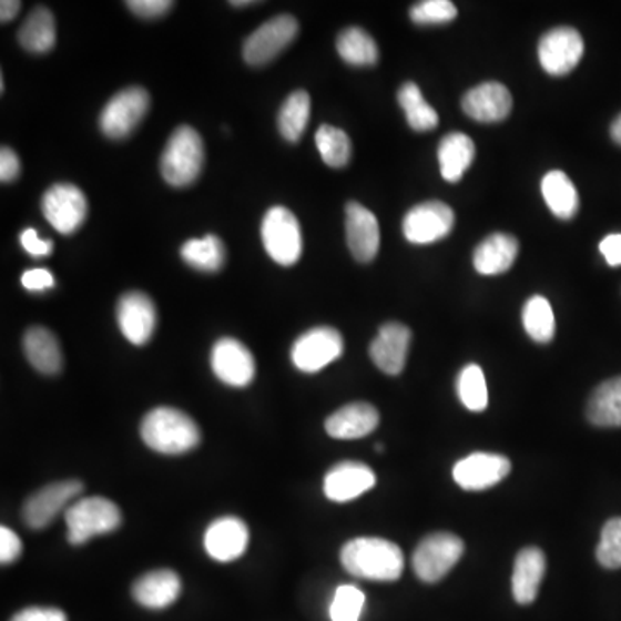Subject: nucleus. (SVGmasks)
<instances>
[{
	"label": "nucleus",
	"mask_w": 621,
	"mask_h": 621,
	"mask_svg": "<svg viewBox=\"0 0 621 621\" xmlns=\"http://www.w3.org/2000/svg\"><path fill=\"white\" fill-rule=\"evenodd\" d=\"M462 552L465 543L455 533H430L418 543L413 556V568L419 580L439 582L456 567Z\"/></svg>",
	"instance_id": "obj_6"
},
{
	"label": "nucleus",
	"mask_w": 621,
	"mask_h": 621,
	"mask_svg": "<svg viewBox=\"0 0 621 621\" xmlns=\"http://www.w3.org/2000/svg\"><path fill=\"white\" fill-rule=\"evenodd\" d=\"M365 602V594L357 587H338L330 605L332 621H359Z\"/></svg>",
	"instance_id": "obj_38"
},
{
	"label": "nucleus",
	"mask_w": 621,
	"mask_h": 621,
	"mask_svg": "<svg viewBox=\"0 0 621 621\" xmlns=\"http://www.w3.org/2000/svg\"><path fill=\"white\" fill-rule=\"evenodd\" d=\"M118 323L126 340L144 346L151 340L157 325V313L149 295L129 292L118 303Z\"/></svg>",
	"instance_id": "obj_15"
},
{
	"label": "nucleus",
	"mask_w": 621,
	"mask_h": 621,
	"mask_svg": "<svg viewBox=\"0 0 621 621\" xmlns=\"http://www.w3.org/2000/svg\"><path fill=\"white\" fill-rule=\"evenodd\" d=\"M542 195L552 214L561 220H570L579 211V192L563 171H549L543 176Z\"/></svg>",
	"instance_id": "obj_30"
},
{
	"label": "nucleus",
	"mask_w": 621,
	"mask_h": 621,
	"mask_svg": "<svg viewBox=\"0 0 621 621\" xmlns=\"http://www.w3.org/2000/svg\"><path fill=\"white\" fill-rule=\"evenodd\" d=\"M380 415L371 404L353 403L335 411L326 419L325 428L334 439H363L377 430Z\"/></svg>",
	"instance_id": "obj_22"
},
{
	"label": "nucleus",
	"mask_w": 621,
	"mask_h": 621,
	"mask_svg": "<svg viewBox=\"0 0 621 621\" xmlns=\"http://www.w3.org/2000/svg\"><path fill=\"white\" fill-rule=\"evenodd\" d=\"M21 245H23L24 251L31 256L42 257L49 256L52 253V245L51 241H42L39 237V233L35 232V228H27L23 233H21Z\"/></svg>",
	"instance_id": "obj_44"
},
{
	"label": "nucleus",
	"mask_w": 621,
	"mask_h": 621,
	"mask_svg": "<svg viewBox=\"0 0 621 621\" xmlns=\"http://www.w3.org/2000/svg\"><path fill=\"white\" fill-rule=\"evenodd\" d=\"M182 582L179 574L171 570H155L145 573L133 583L135 601L149 610H164L179 599Z\"/></svg>",
	"instance_id": "obj_23"
},
{
	"label": "nucleus",
	"mask_w": 621,
	"mask_h": 621,
	"mask_svg": "<svg viewBox=\"0 0 621 621\" xmlns=\"http://www.w3.org/2000/svg\"><path fill=\"white\" fill-rule=\"evenodd\" d=\"M310 98L306 90H295L288 95L278 114V129L282 136L292 144L299 142L309 123Z\"/></svg>",
	"instance_id": "obj_34"
},
{
	"label": "nucleus",
	"mask_w": 621,
	"mask_h": 621,
	"mask_svg": "<svg viewBox=\"0 0 621 621\" xmlns=\"http://www.w3.org/2000/svg\"><path fill=\"white\" fill-rule=\"evenodd\" d=\"M455 211L440 201H428L413 207L404 216V237L411 244H434L452 232Z\"/></svg>",
	"instance_id": "obj_11"
},
{
	"label": "nucleus",
	"mask_w": 621,
	"mask_h": 621,
	"mask_svg": "<svg viewBox=\"0 0 621 621\" xmlns=\"http://www.w3.org/2000/svg\"><path fill=\"white\" fill-rule=\"evenodd\" d=\"M611 139H613L618 145H621V114L611 123Z\"/></svg>",
	"instance_id": "obj_49"
},
{
	"label": "nucleus",
	"mask_w": 621,
	"mask_h": 621,
	"mask_svg": "<svg viewBox=\"0 0 621 621\" xmlns=\"http://www.w3.org/2000/svg\"><path fill=\"white\" fill-rule=\"evenodd\" d=\"M247 525L241 518L225 517L213 521L204 536V548L220 563L241 558L247 549Z\"/></svg>",
	"instance_id": "obj_21"
},
{
	"label": "nucleus",
	"mask_w": 621,
	"mask_h": 621,
	"mask_svg": "<svg viewBox=\"0 0 621 621\" xmlns=\"http://www.w3.org/2000/svg\"><path fill=\"white\" fill-rule=\"evenodd\" d=\"M204 164V144L192 126H180L167 140L161 171L171 186H189L198 179Z\"/></svg>",
	"instance_id": "obj_3"
},
{
	"label": "nucleus",
	"mask_w": 621,
	"mask_h": 621,
	"mask_svg": "<svg viewBox=\"0 0 621 621\" xmlns=\"http://www.w3.org/2000/svg\"><path fill=\"white\" fill-rule=\"evenodd\" d=\"M342 567L357 579L394 582L404 571V554L397 543L377 537H359L340 552Z\"/></svg>",
	"instance_id": "obj_1"
},
{
	"label": "nucleus",
	"mask_w": 621,
	"mask_h": 621,
	"mask_svg": "<svg viewBox=\"0 0 621 621\" xmlns=\"http://www.w3.org/2000/svg\"><path fill=\"white\" fill-rule=\"evenodd\" d=\"M23 349L28 362L43 375H58L62 369V353L58 338L43 326H31L24 334Z\"/></svg>",
	"instance_id": "obj_26"
},
{
	"label": "nucleus",
	"mask_w": 621,
	"mask_h": 621,
	"mask_svg": "<svg viewBox=\"0 0 621 621\" xmlns=\"http://www.w3.org/2000/svg\"><path fill=\"white\" fill-rule=\"evenodd\" d=\"M20 11L21 2H18V0H2L0 2V21L9 23V21L14 20Z\"/></svg>",
	"instance_id": "obj_48"
},
{
	"label": "nucleus",
	"mask_w": 621,
	"mask_h": 621,
	"mask_svg": "<svg viewBox=\"0 0 621 621\" xmlns=\"http://www.w3.org/2000/svg\"><path fill=\"white\" fill-rule=\"evenodd\" d=\"M595 558L599 564L608 570L621 568V518H611L602 527L601 542L595 551Z\"/></svg>",
	"instance_id": "obj_39"
},
{
	"label": "nucleus",
	"mask_w": 621,
	"mask_h": 621,
	"mask_svg": "<svg viewBox=\"0 0 621 621\" xmlns=\"http://www.w3.org/2000/svg\"><path fill=\"white\" fill-rule=\"evenodd\" d=\"M344 340L330 326H316L295 340L292 363L304 373H316L342 356Z\"/></svg>",
	"instance_id": "obj_10"
},
{
	"label": "nucleus",
	"mask_w": 621,
	"mask_h": 621,
	"mask_svg": "<svg viewBox=\"0 0 621 621\" xmlns=\"http://www.w3.org/2000/svg\"><path fill=\"white\" fill-rule=\"evenodd\" d=\"M602 256L610 266H621V233H611L608 237L602 238L601 244Z\"/></svg>",
	"instance_id": "obj_47"
},
{
	"label": "nucleus",
	"mask_w": 621,
	"mask_h": 621,
	"mask_svg": "<svg viewBox=\"0 0 621 621\" xmlns=\"http://www.w3.org/2000/svg\"><path fill=\"white\" fill-rule=\"evenodd\" d=\"M397 101L415 132H430L439 126V114L425 101L424 93L416 83H404L397 93Z\"/></svg>",
	"instance_id": "obj_31"
},
{
	"label": "nucleus",
	"mask_w": 621,
	"mask_h": 621,
	"mask_svg": "<svg viewBox=\"0 0 621 621\" xmlns=\"http://www.w3.org/2000/svg\"><path fill=\"white\" fill-rule=\"evenodd\" d=\"M458 396L465 408L474 413L483 411L489 404L486 375L478 365H468L458 377Z\"/></svg>",
	"instance_id": "obj_37"
},
{
	"label": "nucleus",
	"mask_w": 621,
	"mask_h": 621,
	"mask_svg": "<svg viewBox=\"0 0 621 621\" xmlns=\"http://www.w3.org/2000/svg\"><path fill=\"white\" fill-rule=\"evenodd\" d=\"M583 55V39L570 27L548 31L539 42V61L552 77H564L579 67Z\"/></svg>",
	"instance_id": "obj_12"
},
{
	"label": "nucleus",
	"mask_w": 621,
	"mask_h": 621,
	"mask_svg": "<svg viewBox=\"0 0 621 621\" xmlns=\"http://www.w3.org/2000/svg\"><path fill=\"white\" fill-rule=\"evenodd\" d=\"M21 552H23V543H21L20 537L16 536L11 528H0V561L2 564L12 563L20 558Z\"/></svg>",
	"instance_id": "obj_42"
},
{
	"label": "nucleus",
	"mask_w": 621,
	"mask_h": 621,
	"mask_svg": "<svg viewBox=\"0 0 621 621\" xmlns=\"http://www.w3.org/2000/svg\"><path fill=\"white\" fill-rule=\"evenodd\" d=\"M347 245L350 253L362 263L375 259L380 248V225L371 211L359 202H349L346 207Z\"/></svg>",
	"instance_id": "obj_18"
},
{
	"label": "nucleus",
	"mask_w": 621,
	"mask_h": 621,
	"mask_svg": "<svg viewBox=\"0 0 621 621\" xmlns=\"http://www.w3.org/2000/svg\"><path fill=\"white\" fill-rule=\"evenodd\" d=\"M21 47L33 54H45L55 45L54 14L47 8L33 9L18 33Z\"/></svg>",
	"instance_id": "obj_29"
},
{
	"label": "nucleus",
	"mask_w": 621,
	"mask_h": 621,
	"mask_svg": "<svg viewBox=\"0 0 621 621\" xmlns=\"http://www.w3.org/2000/svg\"><path fill=\"white\" fill-rule=\"evenodd\" d=\"M83 492L80 480L55 481L43 487L24 502L23 520L33 530H42L54 521L62 509Z\"/></svg>",
	"instance_id": "obj_13"
},
{
	"label": "nucleus",
	"mask_w": 621,
	"mask_h": 621,
	"mask_svg": "<svg viewBox=\"0 0 621 621\" xmlns=\"http://www.w3.org/2000/svg\"><path fill=\"white\" fill-rule=\"evenodd\" d=\"M42 211L47 222L59 233L70 235L85 223L89 204L77 185L58 183L43 194Z\"/></svg>",
	"instance_id": "obj_9"
},
{
	"label": "nucleus",
	"mask_w": 621,
	"mask_h": 621,
	"mask_svg": "<svg viewBox=\"0 0 621 621\" xmlns=\"http://www.w3.org/2000/svg\"><path fill=\"white\" fill-rule=\"evenodd\" d=\"M142 440L161 455H185L201 442V430L191 416L175 408H155L140 427Z\"/></svg>",
	"instance_id": "obj_2"
},
{
	"label": "nucleus",
	"mask_w": 621,
	"mask_h": 621,
	"mask_svg": "<svg viewBox=\"0 0 621 621\" xmlns=\"http://www.w3.org/2000/svg\"><path fill=\"white\" fill-rule=\"evenodd\" d=\"M182 257L189 266L198 272H220L226 261L225 245L216 235L192 238L183 244Z\"/></svg>",
	"instance_id": "obj_33"
},
{
	"label": "nucleus",
	"mask_w": 621,
	"mask_h": 621,
	"mask_svg": "<svg viewBox=\"0 0 621 621\" xmlns=\"http://www.w3.org/2000/svg\"><path fill=\"white\" fill-rule=\"evenodd\" d=\"M511 471V462L501 455L475 452L456 462V483L465 490H486L505 480Z\"/></svg>",
	"instance_id": "obj_16"
},
{
	"label": "nucleus",
	"mask_w": 621,
	"mask_h": 621,
	"mask_svg": "<svg viewBox=\"0 0 621 621\" xmlns=\"http://www.w3.org/2000/svg\"><path fill=\"white\" fill-rule=\"evenodd\" d=\"M587 418L601 428L621 427V377L602 381L587 403Z\"/></svg>",
	"instance_id": "obj_27"
},
{
	"label": "nucleus",
	"mask_w": 621,
	"mask_h": 621,
	"mask_svg": "<svg viewBox=\"0 0 621 621\" xmlns=\"http://www.w3.org/2000/svg\"><path fill=\"white\" fill-rule=\"evenodd\" d=\"M68 540L82 546L95 536H104L121 525V511L104 497H85L67 509Z\"/></svg>",
	"instance_id": "obj_4"
},
{
	"label": "nucleus",
	"mask_w": 621,
	"mask_h": 621,
	"mask_svg": "<svg viewBox=\"0 0 621 621\" xmlns=\"http://www.w3.org/2000/svg\"><path fill=\"white\" fill-rule=\"evenodd\" d=\"M264 248L282 266H294L303 254V233L297 217L284 206H275L261 225Z\"/></svg>",
	"instance_id": "obj_5"
},
{
	"label": "nucleus",
	"mask_w": 621,
	"mask_h": 621,
	"mask_svg": "<svg viewBox=\"0 0 621 621\" xmlns=\"http://www.w3.org/2000/svg\"><path fill=\"white\" fill-rule=\"evenodd\" d=\"M151 98L147 90L130 86L121 90L105 104L101 114V130L113 140L126 139L144 120L149 111Z\"/></svg>",
	"instance_id": "obj_7"
},
{
	"label": "nucleus",
	"mask_w": 621,
	"mask_h": 621,
	"mask_svg": "<svg viewBox=\"0 0 621 621\" xmlns=\"http://www.w3.org/2000/svg\"><path fill=\"white\" fill-rule=\"evenodd\" d=\"M126 6H129L130 11L135 12L140 18L154 20V18L166 14L175 4L170 0H132V2H126Z\"/></svg>",
	"instance_id": "obj_41"
},
{
	"label": "nucleus",
	"mask_w": 621,
	"mask_h": 621,
	"mask_svg": "<svg viewBox=\"0 0 621 621\" xmlns=\"http://www.w3.org/2000/svg\"><path fill=\"white\" fill-rule=\"evenodd\" d=\"M462 111L480 123H497L511 113L512 98L505 85L497 82L481 83L468 90L462 98Z\"/></svg>",
	"instance_id": "obj_20"
},
{
	"label": "nucleus",
	"mask_w": 621,
	"mask_h": 621,
	"mask_svg": "<svg viewBox=\"0 0 621 621\" xmlns=\"http://www.w3.org/2000/svg\"><path fill=\"white\" fill-rule=\"evenodd\" d=\"M254 4V2H245V0H241V2H230V6H237V8H242V6Z\"/></svg>",
	"instance_id": "obj_50"
},
{
	"label": "nucleus",
	"mask_w": 621,
	"mask_h": 621,
	"mask_svg": "<svg viewBox=\"0 0 621 621\" xmlns=\"http://www.w3.org/2000/svg\"><path fill=\"white\" fill-rule=\"evenodd\" d=\"M316 147L322 154V160L330 167L347 166L353 154V145L347 133L330 124L319 126L316 132Z\"/></svg>",
	"instance_id": "obj_36"
},
{
	"label": "nucleus",
	"mask_w": 621,
	"mask_h": 621,
	"mask_svg": "<svg viewBox=\"0 0 621 621\" xmlns=\"http://www.w3.org/2000/svg\"><path fill=\"white\" fill-rule=\"evenodd\" d=\"M299 23L294 16H276L261 24L244 43V59L251 67H264L294 42Z\"/></svg>",
	"instance_id": "obj_8"
},
{
	"label": "nucleus",
	"mask_w": 621,
	"mask_h": 621,
	"mask_svg": "<svg viewBox=\"0 0 621 621\" xmlns=\"http://www.w3.org/2000/svg\"><path fill=\"white\" fill-rule=\"evenodd\" d=\"M416 24H444L455 20L458 9L449 0H424L409 12Z\"/></svg>",
	"instance_id": "obj_40"
},
{
	"label": "nucleus",
	"mask_w": 621,
	"mask_h": 621,
	"mask_svg": "<svg viewBox=\"0 0 621 621\" xmlns=\"http://www.w3.org/2000/svg\"><path fill=\"white\" fill-rule=\"evenodd\" d=\"M411 330L403 323H385L373 338L369 356L378 369L387 375H399L408 359Z\"/></svg>",
	"instance_id": "obj_17"
},
{
	"label": "nucleus",
	"mask_w": 621,
	"mask_h": 621,
	"mask_svg": "<svg viewBox=\"0 0 621 621\" xmlns=\"http://www.w3.org/2000/svg\"><path fill=\"white\" fill-rule=\"evenodd\" d=\"M377 483L371 468L363 462H338L325 477V496L334 502L353 501Z\"/></svg>",
	"instance_id": "obj_19"
},
{
	"label": "nucleus",
	"mask_w": 621,
	"mask_h": 621,
	"mask_svg": "<svg viewBox=\"0 0 621 621\" xmlns=\"http://www.w3.org/2000/svg\"><path fill=\"white\" fill-rule=\"evenodd\" d=\"M520 244L508 233H493L475 248L474 264L480 275H501L517 261Z\"/></svg>",
	"instance_id": "obj_24"
},
{
	"label": "nucleus",
	"mask_w": 621,
	"mask_h": 621,
	"mask_svg": "<svg viewBox=\"0 0 621 621\" xmlns=\"http://www.w3.org/2000/svg\"><path fill=\"white\" fill-rule=\"evenodd\" d=\"M20 157L12 149L2 147L0 151V180L2 183L14 182L20 176Z\"/></svg>",
	"instance_id": "obj_46"
},
{
	"label": "nucleus",
	"mask_w": 621,
	"mask_h": 621,
	"mask_svg": "<svg viewBox=\"0 0 621 621\" xmlns=\"http://www.w3.org/2000/svg\"><path fill=\"white\" fill-rule=\"evenodd\" d=\"M475 160V144L465 133L452 132L439 145L440 173L446 182L456 183Z\"/></svg>",
	"instance_id": "obj_28"
},
{
	"label": "nucleus",
	"mask_w": 621,
	"mask_h": 621,
	"mask_svg": "<svg viewBox=\"0 0 621 621\" xmlns=\"http://www.w3.org/2000/svg\"><path fill=\"white\" fill-rule=\"evenodd\" d=\"M337 51L338 55L353 67H373L380 58L377 42L368 31L357 27L342 31L337 39Z\"/></svg>",
	"instance_id": "obj_32"
},
{
	"label": "nucleus",
	"mask_w": 621,
	"mask_h": 621,
	"mask_svg": "<svg viewBox=\"0 0 621 621\" xmlns=\"http://www.w3.org/2000/svg\"><path fill=\"white\" fill-rule=\"evenodd\" d=\"M211 366L214 375L230 387H247L256 377L253 354L237 338H220L214 344Z\"/></svg>",
	"instance_id": "obj_14"
},
{
	"label": "nucleus",
	"mask_w": 621,
	"mask_h": 621,
	"mask_svg": "<svg viewBox=\"0 0 621 621\" xmlns=\"http://www.w3.org/2000/svg\"><path fill=\"white\" fill-rule=\"evenodd\" d=\"M11 621H68V618L58 608H27L14 614Z\"/></svg>",
	"instance_id": "obj_45"
},
{
	"label": "nucleus",
	"mask_w": 621,
	"mask_h": 621,
	"mask_svg": "<svg viewBox=\"0 0 621 621\" xmlns=\"http://www.w3.org/2000/svg\"><path fill=\"white\" fill-rule=\"evenodd\" d=\"M523 326L530 338L540 344L552 340L556 332L554 313L551 303L542 295H533L523 307Z\"/></svg>",
	"instance_id": "obj_35"
},
{
	"label": "nucleus",
	"mask_w": 621,
	"mask_h": 621,
	"mask_svg": "<svg viewBox=\"0 0 621 621\" xmlns=\"http://www.w3.org/2000/svg\"><path fill=\"white\" fill-rule=\"evenodd\" d=\"M21 284L27 291L43 292L47 288L54 287V276L45 268L27 269L21 276Z\"/></svg>",
	"instance_id": "obj_43"
},
{
	"label": "nucleus",
	"mask_w": 621,
	"mask_h": 621,
	"mask_svg": "<svg viewBox=\"0 0 621 621\" xmlns=\"http://www.w3.org/2000/svg\"><path fill=\"white\" fill-rule=\"evenodd\" d=\"M546 574V556L539 548H525L515 561L512 595L520 604H530L539 594Z\"/></svg>",
	"instance_id": "obj_25"
}]
</instances>
